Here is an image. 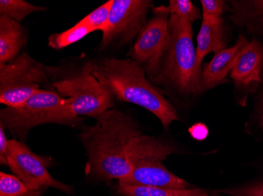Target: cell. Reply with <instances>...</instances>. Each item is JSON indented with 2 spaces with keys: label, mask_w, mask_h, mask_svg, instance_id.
I'll list each match as a JSON object with an SVG mask.
<instances>
[{
  "label": "cell",
  "mask_w": 263,
  "mask_h": 196,
  "mask_svg": "<svg viewBox=\"0 0 263 196\" xmlns=\"http://www.w3.org/2000/svg\"><path fill=\"white\" fill-rule=\"evenodd\" d=\"M47 66L26 52L8 63H0V103L17 107L41 90H50Z\"/></svg>",
  "instance_id": "obj_6"
},
{
  "label": "cell",
  "mask_w": 263,
  "mask_h": 196,
  "mask_svg": "<svg viewBox=\"0 0 263 196\" xmlns=\"http://www.w3.org/2000/svg\"><path fill=\"white\" fill-rule=\"evenodd\" d=\"M174 153H176V148L171 144L144 134L133 138L125 148V156L132 167L134 163L145 159H159L164 161Z\"/></svg>",
  "instance_id": "obj_14"
},
{
  "label": "cell",
  "mask_w": 263,
  "mask_h": 196,
  "mask_svg": "<svg viewBox=\"0 0 263 196\" xmlns=\"http://www.w3.org/2000/svg\"><path fill=\"white\" fill-rule=\"evenodd\" d=\"M191 136L197 141H203L208 135V129L204 124L197 123L189 129Z\"/></svg>",
  "instance_id": "obj_26"
},
{
  "label": "cell",
  "mask_w": 263,
  "mask_h": 196,
  "mask_svg": "<svg viewBox=\"0 0 263 196\" xmlns=\"http://www.w3.org/2000/svg\"><path fill=\"white\" fill-rule=\"evenodd\" d=\"M230 76L236 90L255 92L263 82V44L253 39L238 54Z\"/></svg>",
  "instance_id": "obj_10"
},
{
  "label": "cell",
  "mask_w": 263,
  "mask_h": 196,
  "mask_svg": "<svg viewBox=\"0 0 263 196\" xmlns=\"http://www.w3.org/2000/svg\"><path fill=\"white\" fill-rule=\"evenodd\" d=\"M113 5V0H109L103 5L95 9L89 14L82 19V21L86 24L94 32L101 31L108 20L110 10Z\"/></svg>",
  "instance_id": "obj_22"
},
{
  "label": "cell",
  "mask_w": 263,
  "mask_h": 196,
  "mask_svg": "<svg viewBox=\"0 0 263 196\" xmlns=\"http://www.w3.org/2000/svg\"><path fill=\"white\" fill-rule=\"evenodd\" d=\"M152 0H113L108 20L102 29L100 48H119L137 39L147 24Z\"/></svg>",
  "instance_id": "obj_7"
},
{
  "label": "cell",
  "mask_w": 263,
  "mask_h": 196,
  "mask_svg": "<svg viewBox=\"0 0 263 196\" xmlns=\"http://www.w3.org/2000/svg\"><path fill=\"white\" fill-rule=\"evenodd\" d=\"M118 192L124 196H211L208 191L199 188H153V187L133 186L118 183Z\"/></svg>",
  "instance_id": "obj_17"
},
{
  "label": "cell",
  "mask_w": 263,
  "mask_h": 196,
  "mask_svg": "<svg viewBox=\"0 0 263 196\" xmlns=\"http://www.w3.org/2000/svg\"><path fill=\"white\" fill-rule=\"evenodd\" d=\"M44 190L29 188L15 175L0 173V196H41Z\"/></svg>",
  "instance_id": "obj_19"
},
{
  "label": "cell",
  "mask_w": 263,
  "mask_h": 196,
  "mask_svg": "<svg viewBox=\"0 0 263 196\" xmlns=\"http://www.w3.org/2000/svg\"><path fill=\"white\" fill-rule=\"evenodd\" d=\"M159 159H145L133 164L131 173L119 184L133 186L184 189L190 185L182 178L176 176L168 170Z\"/></svg>",
  "instance_id": "obj_11"
},
{
  "label": "cell",
  "mask_w": 263,
  "mask_h": 196,
  "mask_svg": "<svg viewBox=\"0 0 263 196\" xmlns=\"http://www.w3.org/2000/svg\"><path fill=\"white\" fill-rule=\"evenodd\" d=\"M154 16L146 24L127 54L143 68L149 80L157 72L169 42L170 14L161 7H152Z\"/></svg>",
  "instance_id": "obj_8"
},
{
  "label": "cell",
  "mask_w": 263,
  "mask_h": 196,
  "mask_svg": "<svg viewBox=\"0 0 263 196\" xmlns=\"http://www.w3.org/2000/svg\"><path fill=\"white\" fill-rule=\"evenodd\" d=\"M249 41L243 35H239L233 47L216 53L211 61L202 68L201 88L202 93L210 91L216 85L224 82L231 72L238 54Z\"/></svg>",
  "instance_id": "obj_12"
},
{
  "label": "cell",
  "mask_w": 263,
  "mask_h": 196,
  "mask_svg": "<svg viewBox=\"0 0 263 196\" xmlns=\"http://www.w3.org/2000/svg\"><path fill=\"white\" fill-rule=\"evenodd\" d=\"M161 7L170 15L183 17L191 23L202 17L199 9L190 0H170L169 5H161Z\"/></svg>",
  "instance_id": "obj_21"
},
{
  "label": "cell",
  "mask_w": 263,
  "mask_h": 196,
  "mask_svg": "<svg viewBox=\"0 0 263 196\" xmlns=\"http://www.w3.org/2000/svg\"><path fill=\"white\" fill-rule=\"evenodd\" d=\"M200 3L202 18L221 19L223 14L230 9L222 0H201Z\"/></svg>",
  "instance_id": "obj_23"
},
{
  "label": "cell",
  "mask_w": 263,
  "mask_h": 196,
  "mask_svg": "<svg viewBox=\"0 0 263 196\" xmlns=\"http://www.w3.org/2000/svg\"><path fill=\"white\" fill-rule=\"evenodd\" d=\"M218 192L231 196H263V181L248 186L221 190Z\"/></svg>",
  "instance_id": "obj_24"
},
{
  "label": "cell",
  "mask_w": 263,
  "mask_h": 196,
  "mask_svg": "<svg viewBox=\"0 0 263 196\" xmlns=\"http://www.w3.org/2000/svg\"><path fill=\"white\" fill-rule=\"evenodd\" d=\"M226 29L223 19L202 18L197 35L196 66L202 72V60L210 53H216L227 48Z\"/></svg>",
  "instance_id": "obj_13"
},
{
  "label": "cell",
  "mask_w": 263,
  "mask_h": 196,
  "mask_svg": "<svg viewBox=\"0 0 263 196\" xmlns=\"http://www.w3.org/2000/svg\"><path fill=\"white\" fill-rule=\"evenodd\" d=\"M92 75L115 99L147 109L165 129L178 119L174 106L151 82L143 68L135 60L108 57L92 59Z\"/></svg>",
  "instance_id": "obj_2"
},
{
  "label": "cell",
  "mask_w": 263,
  "mask_h": 196,
  "mask_svg": "<svg viewBox=\"0 0 263 196\" xmlns=\"http://www.w3.org/2000/svg\"><path fill=\"white\" fill-rule=\"evenodd\" d=\"M94 32L86 24L80 20L74 26L59 33H53L48 38V47L60 51L73 45Z\"/></svg>",
  "instance_id": "obj_18"
},
{
  "label": "cell",
  "mask_w": 263,
  "mask_h": 196,
  "mask_svg": "<svg viewBox=\"0 0 263 196\" xmlns=\"http://www.w3.org/2000/svg\"><path fill=\"white\" fill-rule=\"evenodd\" d=\"M45 10V7H38L24 0H0V15L7 16L19 23L32 13Z\"/></svg>",
  "instance_id": "obj_20"
},
{
  "label": "cell",
  "mask_w": 263,
  "mask_h": 196,
  "mask_svg": "<svg viewBox=\"0 0 263 196\" xmlns=\"http://www.w3.org/2000/svg\"><path fill=\"white\" fill-rule=\"evenodd\" d=\"M7 160L14 175L32 189L54 188L66 193L73 190V187L51 177L47 170L51 165L48 158L35 154L18 140H9Z\"/></svg>",
  "instance_id": "obj_9"
},
{
  "label": "cell",
  "mask_w": 263,
  "mask_h": 196,
  "mask_svg": "<svg viewBox=\"0 0 263 196\" xmlns=\"http://www.w3.org/2000/svg\"><path fill=\"white\" fill-rule=\"evenodd\" d=\"M260 126L263 130V99H262V107H261V116H260Z\"/></svg>",
  "instance_id": "obj_27"
},
{
  "label": "cell",
  "mask_w": 263,
  "mask_h": 196,
  "mask_svg": "<svg viewBox=\"0 0 263 196\" xmlns=\"http://www.w3.org/2000/svg\"><path fill=\"white\" fill-rule=\"evenodd\" d=\"M170 39L157 72L151 82L162 94L187 97L202 94V72L196 66V48L193 43V23L171 15Z\"/></svg>",
  "instance_id": "obj_3"
},
{
  "label": "cell",
  "mask_w": 263,
  "mask_h": 196,
  "mask_svg": "<svg viewBox=\"0 0 263 196\" xmlns=\"http://www.w3.org/2000/svg\"><path fill=\"white\" fill-rule=\"evenodd\" d=\"M46 73L50 90L69 99V111L74 117L94 118L115 107V98L92 75V59L47 66Z\"/></svg>",
  "instance_id": "obj_4"
},
{
  "label": "cell",
  "mask_w": 263,
  "mask_h": 196,
  "mask_svg": "<svg viewBox=\"0 0 263 196\" xmlns=\"http://www.w3.org/2000/svg\"><path fill=\"white\" fill-rule=\"evenodd\" d=\"M94 119L96 124L80 134L88 156V168L100 179H124L133 170L125 148L141 131L133 118L118 109H109Z\"/></svg>",
  "instance_id": "obj_1"
},
{
  "label": "cell",
  "mask_w": 263,
  "mask_h": 196,
  "mask_svg": "<svg viewBox=\"0 0 263 196\" xmlns=\"http://www.w3.org/2000/svg\"><path fill=\"white\" fill-rule=\"evenodd\" d=\"M82 120L71 114L69 99L51 90H39L21 105L0 110V125L22 142L35 126L46 123L74 126Z\"/></svg>",
  "instance_id": "obj_5"
},
{
  "label": "cell",
  "mask_w": 263,
  "mask_h": 196,
  "mask_svg": "<svg viewBox=\"0 0 263 196\" xmlns=\"http://www.w3.org/2000/svg\"><path fill=\"white\" fill-rule=\"evenodd\" d=\"M230 19L248 33L263 36V0H233Z\"/></svg>",
  "instance_id": "obj_15"
},
{
  "label": "cell",
  "mask_w": 263,
  "mask_h": 196,
  "mask_svg": "<svg viewBox=\"0 0 263 196\" xmlns=\"http://www.w3.org/2000/svg\"><path fill=\"white\" fill-rule=\"evenodd\" d=\"M27 41L26 30L19 22L0 15V63H8L22 54Z\"/></svg>",
  "instance_id": "obj_16"
},
{
  "label": "cell",
  "mask_w": 263,
  "mask_h": 196,
  "mask_svg": "<svg viewBox=\"0 0 263 196\" xmlns=\"http://www.w3.org/2000/svg\"><path fill=\"white\" fill-rule=\"evenodd\" d=\"M9 140L6 136L5 129L0 125V163L7 165V151L8 148Z\"/></svg>",
  "instance_id": "obj_25"
}]
</instances>
